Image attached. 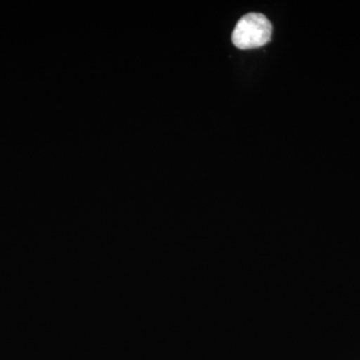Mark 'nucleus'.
<instances>
[{"mask_svg": "<svg viewBox=\"0 0 360 360\" xmlns=\"http://www.w3.org/2000/svg\"><path fill=\"white\" fill-rule=\"evenodd\" d=\"M272 25L266 16L248 13L238 20L232 32V42L239 49L264 46L271 39Z\"/></svg>", "mask_w": 360, "mask_h": 360, "instance_id": "f257e3e1", "label": "nucleus"}]
</instances>
